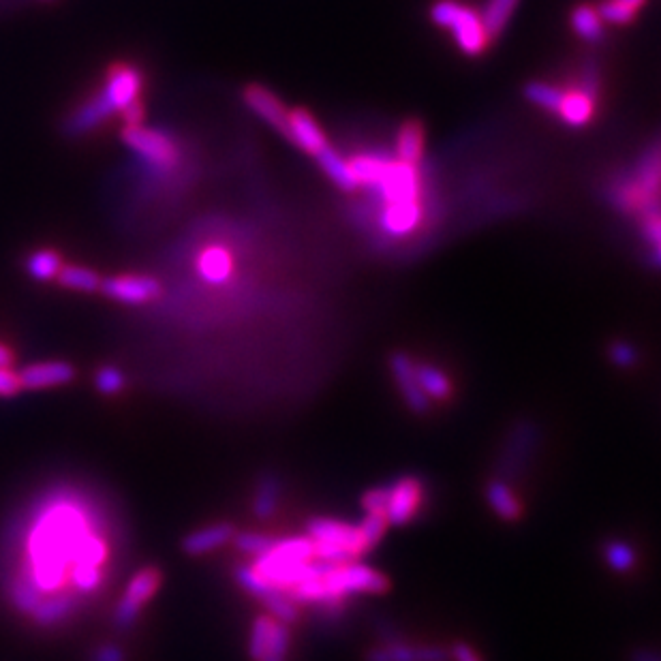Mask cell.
<instances>
[{
    "label": "cell",
    "instance_id": "6da1fadb",
    "mask_svg": "<svg viewBox=\"0 0 661 661\" xmlns=\"http://www.w3.org/2000/svg\"><path fill=\"white\" fill-rule=\"evenodd\" d=\"M358 187L379 197L381 206L401 202H422V176L418 165L383 155H358L351 161Z\"/></svg>",
    "mask_w": 661,
    "mask_h": 661
},
{
    "label": "cell",
    "instance_id": "7a4b0ae2",
    "mask_svg": "<svg viewBox=\"0 0 661 661\" xmlns=\"http://www.w3.org/2000/svg\"><path fill=\"white\" fill-rule=\"evenodd\" d=\"M306 535L315 544V559L328 565L358 561L373 550L358 525L330 516H313L306 520Z\"/></svg>",
    "mask_w": 661,
    "mask_h": 661
},
{
    "label": "cell",
    "instance_id": "3957f363",
    "mask_svg": "<svg viewBox=\"0 0 661 661\" xmlns=\"http://www.w3.org/2000/svg\"><path fill=\"white\" fill-rule=\"evenodd\" d=\"M430 18L437 26L448 30L458 50L467 56H480L493 41L486 33L482 15L458 0H437L430 7Z\"/></svg>",
    "mask_w": 661,
    "mask_h": 661
},
{
    "label": "cell",
    "instance_id": "277c9868",
    "mask_svg": "<svg viewBox=\"0 0 661 661\" xmlns=\"http://www.w3.org/2000/svg\"><path fill=\"white\" fill-rule=\"evenodd\" d=\"M321 578H324L326 589L338 606H343L345 599L351 595H383L392 587L386 574L373 565L362 563L360 559L341 565L326 563Z\"/></svg>",
    "mask_w": 661,
    "mask_h": 661
},
{
    "label": "cell",
    "instance_id": "5b68a950",
    "mask_svg": "<svg viewBox=\"0 0 661 661\" xmlns=\"http://www.w3.org/2000/svg\"><path fill=\"white\" fill-rule=\"evenodd\" d=\"M125 142L137 157L159 174H167L180 163V148L172 135L159 129H146L142 125L125 127L122 131Z\"/></svg>",
    "mask_w": 661,
    "mask_h": 661
},
{
    "label": "cell",
    "instance_id": "8992f818",
    "mask_svg": "<svg viewBox=\"0 0 661 661\" xmlns=\"http://www.w3.org/2000/svg\"><path fill=\"white\" fill-rule=\"evenodd\" d=\"M428 490L420 475H398L386 484V520L390 527H407L426 505Z\"/></svg>",
    "mask_w": 661,
    "mask_h": 661
},
{
    "label": "cell",
    "instance_id": "52a82bcc",
    "mask_svg": "<svg viewBox=\"0 0 661 661\" xmlns=\"http://www.w3.org/2000/svg\"><path fill=\"white\" fill-rule=\"evenodd\" d=\"M163 584V574L159 567H142V570H137L129 584L125 593H122L120 602L114 610V623L118 627H131L137 619H140V614L144 610V606L148 602H152V597H155L161 589Z\"/></svg>",
    "mask_w": 661,
    "mask_h": 661
},
{
    "label": "cell",
    "instance_id": "ba28073f",
    "mask_svg": "<svg viewBox=\"0 0 661 661\" xmlns=\"http://www.w3.org/2000/svg\"><path fill=\"white\" fill-rule=\"evenodd\" d=\"M390 375L394 386L401 394L405 407L415 415H426L433 409V403L428 401L426 394L422 392L418 377H415V358L407 351H392L388 358Z\"/></svg>",
    "mask_w": 661,
    "mask_h": 661
},
{
    "label": "cell",
    "instance_id": "9c48e42d",
    "mask_svg": "<svg viewBox=\"0 0 661 661\" xmlns=\"http://www.w3.org/2000/svg\"><path fill=\"white\" fill-rule=\"evenodd\" d=\"M144 86L142 71L131 65H114L107 73L105 86L97 92L101 101L107 105L112 114L122 112L127 105L140 99V92Z\"/></svg>",
    "mask_w": 661,
    "mask_h": 661
},
{
    "label": "cell",
    "instance_id": "30bf717a",
    "mask_svg": "<svg viewBox=\"0 0 661 661\" xmlns=\"http://www.w3.org/2000/svg\"><path fill=\"white\" fill-rule=\"evenodd\" d=\"M99 291L107 298H112L122 304H148L152 300H157L161 296V283L152 276H142V274H120L112 276V279H101Z\"/></svg>",
    "mask_w": 661,
    "mask_h": 661
},
{
    "label": "cell",
    "instance_id": "8fae6325",
    "mask_svg": "<svg viewBox=\"0 0 661 661\" xmlns=\"http://www.w3.org/2000/svg\"><path fill=\"white\" fill-rule=\"evenodd\" d=\"M595 101H597V78L595 69H589L584 75L580 88L563 90L557 116L570 127L589 125L595 116Z\"/></svg>",
    "mask_w": 661,
    "mask_h": 661
},
{
    "label": "cell",
    "instance_id": "7c38bea8",
    "mask_svg": "<svg viewBox=\"0 0 661 661\" xmlns=\"http://www.w3.org/2000/svg\"><path fill=\"white\" fill-rule=\"evenodd\" d=\"M366 661H450L448 649L439 644H413L388 640L366 653Z\"/></svg>",
    "mask_w": 661,
    "mask_h": 661
},
{
    "label": "cell",
    "instance_id": "4fadbf2b",
    "mask_svg": "<svg viewBox=\"0 0 661 661\" xmlns=\"http://www.w3.org/2000/svg\"><path fill=\"white\" fill-rule=\"evenodd\" d=\"M244 103H247L249 110L253 114H257L261 120L270 125L274 131H279L281 135H287V114L289 110L283 105V101L274 95L272 90L259 86V84H251L244 88V95H242Z\"/></svg>",
    "mask_w": 661,
    "mask_h": 661
},
{
    "label": "cell",
    "instance_id": "5bb4252c",
    "mask_svg": "<svg viewBox=\"0 0 661 661\" xmlns=\"http://www.w3.org/2000/svg\"><path fill=\"white\" fill-rule=\"evenodd\" d=\"M236 535V527L232 522L221 520V522H212V525H206L202 529H195L189 535L182 537V552L189 557H204L210 555V552L219 550L227 544H232Z\"/></svg>",
    "mask_w": 661,
    "mask_h": 661
},
{
    "label": "cell",
    "instance_id": "9a60e30c",
    "mask_svg": "<svg viewBox=\"0 0 661 661\" xmlns=\"http://www.w3.org/2000/svg\"><path fill=\"white\" fill-rule=\"evenodd\" d=\"M18 377L22 390H50L71 383L75 379V368L69 362H37L24 366Z\"/></svg>",
    "mask_w": 661,
    "mask_h": 661
},
{
    "label": "cell",
    "instance_id": "2e32d148",
    "mask_svg": "<svg viewBox=\"0 0 661 661\" xmlns=\"http://www.w3.org/2000/svg\"><path fill=\"white\" fill-rule=\"evenodd\" d=\"M424 219L422 202H401L381 206L379 225L390 238H407L413 232H418Z\"/></svg>",
    "mask_w": 661,
    "mask_h": 661
},
{
    "label": "cell",
    "instance_id": "e0dca14e",
    "mask_svg": "<svg viewBox=\"0 0 661 661\" xmlns=\"http://www.w3.org/2000/svg\"><path fill=\"white\" fill-rule=\"evenodd\" d=\"M285 137L291 144H296L300 150L309 152L313 157L319 150H324L328 146V137L324 129L319 127V122L306 110H289Z\"/></svg>",
    "mask_w": 661,
    "mask_h": 661
},
{
    "label": "cell",
    "instance_id": "ac0fdd59",
    "mask_svg": "<svg viewBox=\"0 0 661 661\" xmlns=\"http://www.w3.org/2000/svg\"><path fill=\"white\" fill-rule=\"evenodd\" d=\"M484 499L499 520L503 522H518L525 516V505H522L516 490L507 484L503 478H490L484 486Z\"/></svg>",
    "mask_w": 661,
    "mask_h": 661
},
{
    "label": "cell",
    "instance_id": "d6986e66",
    "mask_svg": "<svg viewBox=\"0 0 661 661\" xmlns=\"http://www.w3.org/2000/svg\"><path fill=\"white\" fill-rule=\"evenodd\" d=\"M415 377L430 403H450L454 398V381L439 364L415 360Z\"/></svg>",
    "mask_w": 661,
    "mask_h": 661
},
{
    "label": "cell",
    "instance_id": "ffe728a7",
    "mask_svg": "<svg viewBox=\"0 0 661 661\" xmlns=\"http://www.w3.org/2000/svg\"><path fill=\"white\" fill-rule=\"evenodd\" d=\"M197 272L208 285H225L234 274V255L225 247H206L199 253Z\"/></svg>",
    "mask_w": 661,
    "mask_h": 661
},
{
    "label": "cell",
    "instance_id": "44dd1931",
    "mask_svg": "<svg viewBox=\"0 0 661 661\" xmlns=\"http://www.w3.org/2000/svg\"><path fill=\"white\" fill-rule=\"evenodd\" d=\"M281 499H283V478L274 471L264 473L255 484V495L251 503L253 516L259 520L272 518L276 512H279Z\"/></svg>",
    "mask_w": 661,
    "mask_h": 661
},
{
    "label": "cell",
    "instance_id": "7402d4cb",
    "mask_svg": "<svg viewBox=\"0 0 661 661\" xmlns=\"http://www.w3.org/2000/svg\"><path fill=\"white\" fill-rule=\"evenodd\" d=\"M315 161L319 163L321 172H324L332 180V184H336L341 191L351 193L358 189V180H356V174H353L349 159H345L341 152L334 150L330 144L324 150L317 152Z\"/></svg>",
    "mask_w": 661,
    "mask_h": 661
},
{
    "label": "cell",
    "instance_id": "603a6c76",
    "mask_svg": "<svg viewBox=\"0 0 661 661\" xmlns=\"http://www.w3.org/2000/svg\"><path fill=\"white\" fill-rule=\"evenodd\" d=\"M78 606V597L71 593H50L48 597H43L39 606L30 612V617L41 627H52L63 623L69 614Z\"/></svg>",
    "mask_w": 661,
    "mask_h": 661
},
{
    "label": "cell",
    "instance_id": "cb8c5ba5",
    "mask_svg": "<svg viewBox=\"0 0 661 661\" xmlns=\"http://www.w3.org/2000/svg\"><path fill=\"white\" fill-rule=\"evenodd\" d=\"M602 559L614 574H629L638 565V550L623 537H610L602 544Z\"/></svg>",
    "mask_w": 661,
    "mask_h": 661
},
{
    "label": "cell",
    "instance_id": "d4e9b609",
    "mask_svg": "<svg viewBox=\"0 0 661 661\" xmlns=\"http://www.w3.org/2000/svg\"><path fill=\"white\" fill-rule=\"evenodd\" d=\"M424 157V129L420 122H405L396 135V159L420 165Z\"/></svg>",
    "mask_w": 661,
    "mask_h": 661
},
{
    "label": "cell",
    "instance_id": "484cf974",
    "mask_svg": "<svg viewBox=\"0 0 661 661\" xmlns=\"http://www.w3.org/2000/svg\"><path fill=\"white\" fill-rule=\"evenodd\" d=\"M518 5H520V0H488L480 15H482L484 28L490 39H495L503 33L505 26L510 24Z\"/></svg>",
    "mask_w": 661,
    "mask_h": 661
},
{
    "label": "cell",
    "instance_id": "4316f807",
    "mask_svg": "<svg viewBox=\"0 0 661 661\" xmlns=\"http://www.w3.org/2000/svg\"><path fill=\"white\" fill-rule=\"evenodd\" d=\"M63 266H65L63 255L54 249H39L35 253H30L26 259V272L33 276L35 281L56 279Z\"/></svg>",
    "mask_w": 661,
    "mask_h": 661
},
{
    "label": "cell",
    "instance_id": "83f0119b",
    "mask_svg": "<svg viewBox=\"0 0 661 661\" xmlns=\"http://www.w3.org/2000/svg\"><path fill=\"white\" fill-rule=\"evenodd\" d=\"M572 28L587 43H599L604 37V20L591 5H580L572 11Z\"/></svg>",
    "mask_w": 661,
    "mask_h": 661
},
{
    "label": "cell",
    "instance_id": "f1b7e54d",
    "mask_svg": "<svg viewBox=\"0 0 661 661\" xmlns=\"http://www.w3.org/2000/svg\"><path fill=\"white\" fill-rule=\"evenodd\" d=\"M56 279L63 287L73 291H84V294H95V291H99L101 287V276L86 266L65 264L60 268Z\"/></svg>",
    "mask_w": 661,
    "mask_h": 661
},
{
    "label": "cell",
    "instance_id": "f546056e",
    "mask_svg": "<svg viewBox=\"0 0 661 661\" xmlns=\"http://www.w3.org/2000/svg\"><path fill=\"white\" fill-rule=\"evenodd\" d=\"M261 604H264L266 612L272 619L281 621L285 625H294L300 619V606L281 589H272L264 599H261Z\"/></svg>",
    "mask_w": 661,
    "mask_h": 661
},
{
    "label": "cell",
    "instance_id": "4dcf8cb0",
    "mask_svg": "<svg viewBox=\"0 0 661 661\" xmlns=\"http://www.w3.org/2000/svg\"><path fill=\"white\" fill-rule=\"evenodd\" d=\"M274 623H276V619H272L268 612H261L253 619L251 632H249V657L253 661H261L266 657Z\"/></svg>",
    "mask_w": 661,
    "mask_h": 661
},
{
    "label": "cell",
    "instance_id": "1f68e13d",
    "mask_svg": "<svg viewBox=\"0 0 661 661\" xmlns=\"http://www.w3.org/2000/svg\"><path fill=\"white\" fill-rule=\"evenodd\" d=\"M43 599V593L37 589V584L33 582V578H30L26 572L18 574L13 578V584H11V602L13 606L18 608L20 612H26L30 614L33 612L39 602Z\"/></svg>",
    "mask_w": 661,
    "mask_h": 661
},
{
    "label": "cell",
    "instance_id": "d6a6232c",
    "mask_svg": "<svg viewBox=\"0 0 661 661\" xmlns=\"http://www.w3.org/2000/svg\"><path fill=\"white\" fill-rule=\"evenodd\" d=\"M525 97L533 105L542 107V110H546L550 114H557L561 97H563V90L559 86H552V84H546V82H531L525 88Z\"/></svg>",
    "mask_w": 661,
    "mask_h": 661
},
{
    "label": "cell",
    "instance_id": "836d02e7",
    "mask_svg": "<svg viewBox=\"0 0 661 661\" xmlns=\"http://www.w3.org/2000/svg\"><path fill=\"white\" fill-rule=\"evenodd\" d=\"M234 578L238 582V587L242 591H247L251 597L255 599H264L274 587L272 584H268L264 578H261L255 570H253V565L251 563H240L236 565V570H234Z\"/></svg>",
    "mask_w": 661,
    "mask_h": 661
},
{
    "label": "cell",
    "instance_id": "e575fe53",
    "mask_svg": "<svg viewBox=\"0 0 661 661\" xmlns=\"http://www.w3.org/2000/svg\"><path fill=\"white\" fill-rule=\"evenodd\" d=\"M276 537L268 535V533H261V531H236L234 535V546L236 550H240L242 555L247 557H261L264 552L274 544Z\"/></svg>",
    "mask_w": 661,
    "mask_h": 661
},
{
    "label": "cell",
    "instance_id": "d590c367",
    "mask_svg": "<svg viewBox=\"0 0 661 661\" xmlns=\"http://www.w3.org/2000/svg\"><path fill=\"white\" fill-rule=\"evenodd\" d=\"M289 649H291V629H289V625L276 621L274 629H272L268 653L261 661H287Z\"/></svg>",
    "mask_w": 661,
    "mask_h": 661
},
{
    "label": "cell",
    "instance_id": "8d00e7d4",
    "mask_svg": "<svg viewBox=\"0 0 661 661\" xmlns=\"http://www.w3.org/2000/svg\"><path fill=\"white\" fill-rule=\"evenodd\" d=\"M125 373L116 366H101L95 375V386L103 396H116L125 390Z\"/></svg>",
    "mask_w": 661,
    "mask_h": 661
},
{
    "label": "cell",
    "instance_id": "74e56055",
    "mask_svg": "<svg viewBox=\"0 0 661 661\" xmlns=\"http://www.w3.org/2000/svg\"><path fill=\"white\" fill-rule=\"evenodd\" d=\"M608 360L621 371H629V368L638 366L640 351L629 341H612L608 345Z\"/></svg>",
    "mask_w": 661,
    "mask_h": 661
},
{
    "label": "cell",
    "instance_id": "f35d334b",
    "mask_svg": "<svg viewBox=\"0 0 661 661\" xmlns=\"http://www.w3.org/2000/svg\"><path fill=\"white\" fill-rule=\"evenodd\" d=\"M597 13H599V18H602L604 22H610L614 26H625V24H632L634 22L638 11L629 9L627 5L619 3V0H606V3L599 5Z\"/></svg>",
    "mask_w": 661,
    "mask_h": 661
},
{
    "label": "cell",
    "instance_id": "ab89813d",
    "mask_svg": "<svg viewBox=\"0 0 661 661\" xmlns=\"http://www.w3.org/2000/svg\"><path fill=\"white\" fill-rule=\"evenodd\" d=\"M358 527L364 535V540L368 542V546L375 548L383 537L388 533V520L386 516H379V514H364V518L358 522Z\"/></svg>",
    "mask_w": 661,
    "mask_h": 661
},
{
    "label": "cell",
    "instance_id": "60d3db41",
    "mask_svg": "<svg viewBox=\"0 0 661 661\" xmlns=\"http://www.w3.org/2000/svg\"><path fill=\"white\" fill-rule=\"evenodd\" d=\"M22 392L20 377L11 366H0V398H11Z\"/></svg>",
    "mask_w": 661,
    "mask_h": 661
},
{
    "label": "cell",
    "instance_id": "b9f144b4",
    "mask_svg": "<svg viewBox=\"0 0 661 661\" xmlns=\"http://www.w3.org/2000/svg\"><path fill=\"white\" fill-rule=\"evenodd\" d=\"M448 655L450 661H484L482 655L475 651V647H471V644L465 640H456L448 649Z\"/></svg>",
    "mask_w": 661,
    "mask_h": 661
},
{
    "label": "cell",
    "instance_id": "7bdbcfd3",
    "mask_svg": "<svg viewBox=\"0 0 661 661\" xmlns=\"http://www.w3.org/2000/svg\"><path fill=\"white\" fill-rule=\"evenodd\" d=\"M92 661H125V653L116 644H103L92 653Z\"/></svg>",
    "mask_w": 661,
    "mask_h": 661
},
{
    "label": "cell",
    "instance_id": "ee69618b",
    "mask_svg": "<svg viewBox=\"0 0 661 661\" xmlns=\"http://www.w3.org/2000/svg\"><path fill=\"white\" fill-rule=\"evenodd\" d=\"M632 661H659V655L651 649H638L632 653Z\"/></svg>",
    "mask_w": 661,
    "mask_h": 661
},
{
    "label": "cell",
    "instance_id": "f6af8a7d",
    "mask_svg": "<svg viewBox=\"0 0 661 661\" xmlns=\"http://www.w3.org/2000/svg\"><path fill=\"white\" fill-rule=\"evenodd\" d=\"M13 364V351L0 343V366H11Z\"/></svg>",
    "mask_w": 661,
    "mask_h": 661
},
{
    "label": "cell",
    "instance_id": "bcb514c9",
    "mask_svg": "<svg viewBox=\"0 0 661 661\" xmlns=\"http://www.w3.org/2000/svg\"><path fill=\"white\" fill-rule=\"evenodd\" d=\"M619 3L627 5L629 9H634V11H640L644 7V3H647V0H619Z\"/></svg>",
    "mask_w": 661,
    "mask_h": 661
}]
</instances>
